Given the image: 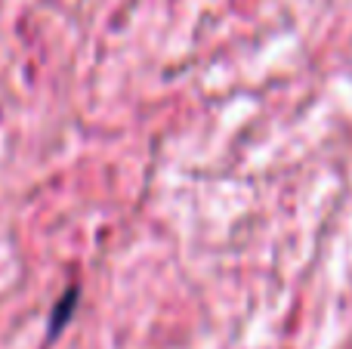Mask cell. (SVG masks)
Returning a JSON list of instances; mask_svg holds the SVG:
<instances>
[{
	"label": "cell",
	"instance_id": "obj_1",
	"mask_svg": "<svg viewBox=\"0 0 352 349\" xmlns=\"http://www.w3.org/2000/svg\"><path fill=\"white\" fill-rule=\"evenodd\" d=\"M78 303H80V288L78 284H72V288L62 291V297L53 303V309H50V328H47L50 340H56L68 325H72L74 313H78Z\"/></svg>",
	"mask_w": 352,
	"mask_h": 349
}]
</instances>
